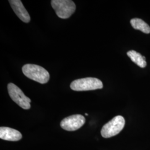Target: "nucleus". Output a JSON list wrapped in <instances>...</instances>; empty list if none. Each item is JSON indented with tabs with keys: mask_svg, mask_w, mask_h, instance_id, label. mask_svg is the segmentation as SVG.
Instances as JSON below:
<instances>
[{
	"mask_svg": "<svg viewBox=\"0 0 150 150\" xmlns=\"http://www.w3.org/2000/svg\"><path fill=\"white\" fill-rule=\"evenodd\" d=\"M22 72L28 79L42 84L46 83L50 80L48 71L37 64H25L22 67Z\"/></svg>",
	"mask_w": 150,
	"mask_h": 150,
	"instance_id": "nucleus-1",
	"label": "nucleus"
},
{
	"mask_svg": "<svg viewBox=\"0 0 150 150\" xmlns=\"http://www.w3.org/2000/svg\"><path fill=\"white\" fill-rule=\"evenodd\" d=\"M71 88L75 91H90L101 89L103 88L102 81L94 77H87L77 79L71 82Z\"/></svg>",
	"mask_w": 150,
	"mask_h": 150,
	"instance_id": "nucleus-2",
	"label": "nucleus"
},
{
	"mask_svg": "<svg viewBox=\"0 0 150 150\" xmlns=\"http://www.w3.org/2000/svg\"><path fill=\"white\" fill-rule=\"evenodd\" d=\"M51 2L57 15L62 19L69 18L76 10V5L71 0H52Z\"/></svg>",
	"mask_w": 150,
	"mask_h": 150,
	"instance_id": "nucleus-3",
	"label": "nucleus"
},
{
	"mask_svg": "<svg viewBox=\"0 0 150 150\" xmlns=\"http://www.w3.org/2000/svg\"><path fill=\"white\" fill-rule=\"evenodd\" d=\"M125 125V120L122 116H117L106 123L102 128L101 134L104 138H110L118 134Z\"/></svg>",
	"mask_w": 150,
	"mask_h": 150,
	"instance_id": "nucleus-4",
	"label": "nucleus"
},
{
	"mask_svg": "<svg viewBox=\"0 0 150 150\" xmlns=\"http://www.w3.org/2000/svg\"><path fill=\"white\" fill-rule=\"evenodd\" d=\"M8 92L11 99L23 109L28 110L31 108V100L26 96L21 90L16 85L10 83L7 86Z\"/></svg>",
	"mask_w": 150,
	"mask_h": 150,
	"instance_id": "nucleus-5",
	"label": "nucleus"
},
{
	"mask_svg": "<svg viewBox=\"0 0 150 150\" xmlns=\"http://www.w3.org/2000/svg\"><path fill=\"white\" fill-rule=\"evenodd\" d=\"M85 118L81 115H74L66 117L60 123L61 127L68 131H74L85 124Z\"/></svg>",
	"mask_w": 150,
	"mask_h": 150,
	"instance_id": "nucleus-6",
	"label": "nucleus"
},
{
	"mask_svg": "<svg viewBox=\"0 0 150 150\" xmlns=\"http://www.w3.org/2000/svg\"><path fill=\"white\" fill-rule=\"evenodd\" d=\"M15 13L17 17L25 23L30 21L31 18L28 12L23 5L21 1L20 0H10L8 1Z\"/></svg>",
	"mask_w": 150,
	"mask_h": 150,
	"instance_id": "nucleus-7",
	"label": "nucleus"
},
{
	"mask_svg": "<svg viewBox=\"0 0 150 150\" xmlns=\"http://www.w3.org/2000/svg\"><path fill=\"white\" fill-rule=\"evenodd\" d=\"M22 134L15 129L7 127H1L0 128V138L1 139L10 141H17L21 139Z\"/></svg>",
	"mask_w": 150,
	"mask_h": 150,
	"instance_id": "nucleus-8",
	"label": "nucleus"
},
{
	"mask_svg": "<svg viewBox=\"0 0 150 150\" xmlns=\"http://www.w3.org/2000/svg\"><path fill=\"white\" fill-rule=\"evenodd\" d=\"M127 54L132 60V61L137 64L140 67L144 68L146 66L147 63L145 56H142L139 52L134 50H131L127 52Z\"/></svg>",
	"mask_w": 150,
	"mask_h": 150,
	"instance_id": "nucleus-9",
	"label": "nucleus"
},
{
	"mask_svg": "<svg viewBox=\"0 0 150 150\" xmlns=\"http://www.w3.org/2000/svg\"><path fill=\"white\" fill-rule=\"evenodd\" d=\"M130 23L131 24V26L135 30H140L141 31L147 34L150 33V26L147 23L144 21L138 18H135L131 20Z\"/></svg>",
	"mask_w": 150,
	"mask_h": 150,
	"instance_id": "nucleus-10",
	"label": "nucleus"
},
{
	"mask_svg": "<svg viewBox=\"0 0 150 150\" xmlns=\"http://www.w3.org/2000/svg\"><path fill=\"white\" fill-rule=\"evenodd\" d=\"M85 115H86V116H88V114H87V113H85Z\"/></svg>",
	"mask_w": 150,
	"mask_h": 150,
	"instance_id": "nucleus-11",
	"label": "nucleus"
}]
</instances>
